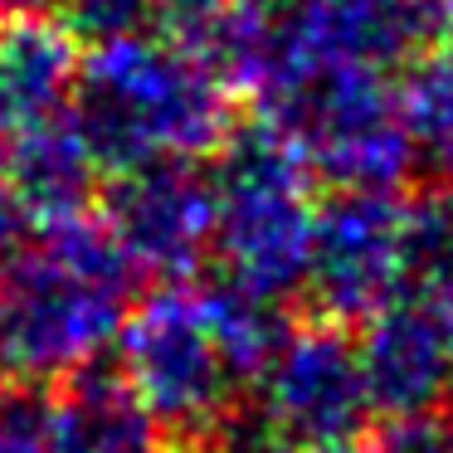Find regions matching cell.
<instances>
[{
  "label": "cell",
  "instance_id": "obj_2",
  "mask_svg": "<svg viewBox=\"0 0 453 453\" xmlns=\"http://www.w3.org/2000/svg\"><path fill=\"white\" fill-rule=\"evenodd\" d=\"M69 118L112 176L196 161L229 137V83L186 44L122 35L79 59Z\"/></svg>",
  "mask_w": 453,
  "mask_h": 453
},
{
  "label": "cell",
  "instance_id": "obj_14",
  "mask_svg": "<svg viewBox=\"0 0 453 453\" xmlns=\"http://www.w3.org/2000/svg\"><path fill=\"white\" fill-rule=\"evenodd\" d=\"M453 336V190L404 205V293Z\"/></svg>",
  "mask_w": 453,
  "mask_h": 453
},
{
  "label": "cell",
  "instance_id": "obj_17",
  "mask_svg": "<svg viewBox=\"0 0 453 453\" xmlns=\"http://www.w3.org/2000/svg\"><path fill=\"white\" fill-rule=\"evenodd\" d=\"M380 453H453V414H395L380 434Z\"/></svg>",
  "mask_w": 453,
  "mask_h": 453
},
{
  "label": "cell",
  "instance_id": "obj_19",
  "mask_svg": "<svg viewBox=\"0 0 453 453\" xmlns=\"http://www.w3.org/2000/svg\"><path fill=\"white\" fill-rule=\"evenodd\" d=\"M25 229H30V219H25V210H20V200H15L11 180H5V171H0V264L25 244Z\"/></svg>",
  "mask_w": 453,
  "mask_h": 453
},
{
  "label": "cell",
  "instance_id": "obj_16",
  "mask_svg": "<svg viewBox=\"0 0 453 453\" xmlns=\"http://www.w3.org/2000/svg\"><path fill=\"white\" fill-rule=\"evenodd\" d=\"M73 30L88 40H122V35H142L151 20H161V0H69L64 5Z\"/></svg>",
  "mask_w": 453,
  "mask_h": 453
},
{
  "label": "cell",
  "instance_id": "obj_6",
  "mask_svg": "<svg viewBox=\"0 0 453 453\" xmlns=\"http://www.w3.org/2000/svg\"><path fill=\"white\" fill-rule=\"evenodd\" d=\"M254 414L288 453H312L326 443H346L375 414L365 390L361 346L342 322H317L278 342L268 365L254 375Z\"/></svg>",
  "mask_w": 453,
  "mask_h": 453
},
{
  "label": "cell",
  "instance_id": "obj_22",
  "mask_svg": "<svg viewBox=\"0 0 453 453\" xmlns=\"http://www.w3.org/2000/svg\"><path fill=\"white\" fill-rule=\"evenodd\" d=\"M312 453H380V449H361L356 439H346V443H326V449H312Z\"/></svg>",
  "mask_w": 453,
  "mask_h": 453
},
{
  "label": "cell",
  "instance_id": "obj_20",
  "mask_svg": "<svg viewBox=\"0 0 453 453\" xmlns=\"http://www.w3.org/2000/svg\"><path fill=\"white\" fill-rule=\"evenodd\" d=\"M69 0H0V25L5 20H50Z\"/></svg>",
  "mask_w": 453,
  "mask_h": 453
},
{
  "label": "cell",
  "instance_id": "obj_21",
  "mask_svg": "<svg viewBox=\"0 0 453 453\" xmlns=\"http://www.w3.org/2000/svg\"><path fill=\"white\" fill-rule=\"evenodd\" d=\"M434 15V25H443V30H453V0H424Z\"/></svg>",
  "mask_w": 453,
  "mask_h": 453
},
{
  "label": "cell",
  "instance_id": "obj_10",
  "mask_svg": "<svg viewBox=\"0 0 453 453\" xmlns=\"http://www.w3.org/2000/svg\"><path fill=\"white\" fill-rule=\"evenodd\" d=\"M79 50L54 20L0 25V151L69 112Z\"/></svg>",
  "mask_w": 453,
  "mask_h": 453
},
{
  "label": "cell",
  "instance_id": "obj_9",
  "mask_svg": "<svg viewBox=\"0 0 453 453\" xmlns=\"http://www.w3.org/2000/svg\"><path fill=\"white\" fill-rule=\"evenodd\" d=\"M361 365L371 404L385 419L439 410L453 395V336L410 297H395L365 322Z\"/></svg>",
  "mask_w": 453,
  "mask_h": 453
},
{
  "label": "cell",
  "instance_id": "obj_3",
  "mask_svg": "<svg viewBox=\"0 0 453 453\" xmlns=\"http://www.w3.org/2000/svg\"><path fill=\"white\" fill-rule=\"evenodd\" d=\"M215 190V249L225 278L264 297L303 288L312 249V171L273 127H244L219 142L210 171Z\"/></svg>",
  "mask_w": 453,
  "mask_h": 453
},
{
  "label": "cell",
  "instance_id": "obj_5",
  "mask_svg": "<svg viewBox=\"0 0 453 453\" xmlns=\"http://www.w3.org/2000/svg\"><path fill=\"white\" fill-rule=\"evenodd\" d=\"M122 380L180 439H210L234 414L244 375L229 361L200 283H166L122 322Z\"/></svg>",
  "mask_w": 453,
  "mask_h": 453
},
{
  "label": "cell",
  "instance_id": "obj_12",
  "mask_svg": "<svg viewBox=\"0 0 453 453\" xmlns=\"http://www.w3.org/2000/svg\"><path fill=\"white\" fill-rule=\"evenodd\" d=\"M161 434L122 375L83 371L44 410V453H166Z\"/></svg>",
  "mask_w": 453,
  "mask_h": 453
},
{
  "label": "cell",
  "instance_id": "obj_18",
  "mask_svg": "<svg viewBox=\"0 0 453 453\" xmlns=\"http://www.w3.org/2000/svg\"><path fill=\"white\" fill-rule=\"evenodd\" d=\"M0 453H44V410L20 395H0Z\"/></svg>",
  "mask_w": 453,
  "mask_h": 453
},
{
  "label": "cell",
  "instance_id": "obj_8",
  "mask_svg": "<svg viewBox=\"0 0 453 453\" xmlns=\"http://www.w3.org/2000/svg\"><path fill=\"white\" fill-rule=\"evenodd\" d=\"M112 239L137 273L161 283H186L215 249V190L196 161H157L122 171L108 196Z\"/></svg>",
  "mask_w": 453,
  "mask_h": 453
},
{
  "label": "cell",
  "instance_id": "obj_1",
  "mask_svg": "<svg viewBox=\"0 0 453 453\" xmlns=\"http://www.w3.org/2000/svg\"><path fill=\"white\" fill-rule=\"evenodd\" d=\"M137 268L88 215L50 225L0 264V380L69 385L93 371L127 322Z\"/></svg>",
  "mask_w": 453,
  "mask_h": 453
},
{
  "label": "cell",
  "instance_id": "obj_13",
  "mask_svg": "<svg viewBox=\"0 0 453 453\" xmlns=\"http://www.w3.org/2000/svg\"><path fill=\"white\" fill-rule=\"evenodd\" d=\"M395 108L410 142V166L453 190V44L419 50L404 64Z\"/></svg>",
  "mask_w": 453,
  "mask_h": 453
},
{
  "label": "cell",
  "instance_id": "obj_4",
  "mask_svg": "<svg viewBox=\"0 0 453 453\" xmlns=\"http://www.w3.org/2000/svg\"><path fill=\"white\" fill-rule=\"evenodd\" d=\"M264 118L307 171L336 190H395L410 176V142L380 69H312L258 93Z\"/></svg>",
  "mask_w": 453,
  "mask_h": 453
},
{
  "label": "cell",
  "instance_id": "obj_15",
  "mask_svg": "<svg viewBox=\"0 0 453 453\" xmlns=\"http://www.w3.org/2000/svg\"><path fill=\"white\" fill-rule=\"evenodd\" d=\"M258 5L264 0H161V20L171 25L176 44H186L200 59H210Z\"/></svg>",
  "mask_w": 453,
  "mask_h": 453
},
{
  "label": "cell",
  "instance_id": "obj_7",
  "mask_svg": "<svg viewBox=\"0 0 453 453\" xmlns=\"http://www.w3.org/2000/svg\"><path fill=\"white\" fill-rule=\"evenodd\" d=\"M303 288L326 322H371L404 293V200L336 190L317 205Z\"/></svg>",
  "mask_w": 453,
  "mask_h": 453
},
{
  "label": "cell",
  "instance_id": "obj_11",
  "mask_svg": "<svg viewBox=\"0 0 453 453\" xmlns=\"http://www.w3.org/2000/svg\"><path fill=\"white\" fill-rule=\"evenodd\" d=\"M0 171L11 180L25 219L50 229V225H69V219L88 215L103 166L88 151L83 132L73 127V118H59L50 127L30 132V137L11 142Z\"/></svg>",
  "mask_w": 453,
  "mask_h": 453
}]
</instances>
